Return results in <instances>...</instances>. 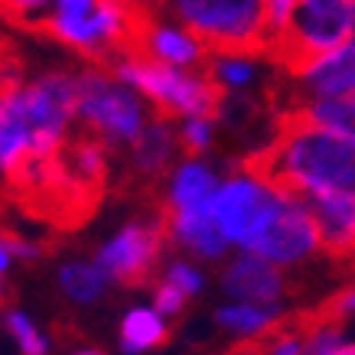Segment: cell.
Returning a JSON list of instances; mask_svg holds the SVG:
<instances>
[{"label": "cell", "instance_id": "1", "mask_svg": "<svg viewBox=\"0 0 355 355\" xmlns=\"http://www.w3.org/2000/svg\"><path fill=\"white\" fill-rule=\"evenodd\" d=\"M241 170L280 199L355 189V140L316 124L300 105H293L277 111L270 144L248 153Z\"/></svg>", "mask_w": 355, "mask_h": 355}, {"label": "cell", "instance_id": "2", "mask_svg": "<svg viewBox=\"0 0 355 355\" xmlns=\"http://www.w3.org/2000/svg\"><path fill=\"white\" fill-rule=\"evenodd\" d=\"M153 10L170 13L205 53L225 59H258L270 49L268 0H150Z\"/></svg>", "mask_w": 355, "mask_h": 355}, {"label": "cell", "instance_id": "3", "mask_svg": "<svg viewBox=\"0 0 355 355\" xmlns=\"http://www.w3.org/2000/svg\"><path fill=\"white\" fill-rule=\"evenodd\" d=\"M355 33V0H293L280 30L274 33L268 59L287 76L303 78L339 53Z\"/></svg>", "mask_w": 355, "mask_h": 355}, {"label": "cell", "instance_id": "4", "mask_svg": "<svg viewBox=\"0 0 355 355\" xmlns=\"http://www.w3.org/2000/svg\"><path fill=\"white\" fill-rule=\"evenodd\" d=\"M76 114L88 130L111 144H134L147 130V108L111 72L88 69L76 78Z\"/></svg>", "mask_w": 355, "mask_h": 355}, {"label": "cell", "instance_id": "5", "mask_svg": "<svg viewBox=\"0 0 355 355\" xmlns=\"http://www.w3.org/2000/svg\"><path fill=\"white\" fill-rule=\"evenodd\" d=\"M166 238H170V205L160 202L150 222H130L98 251V268L124 287H140L153 277Z\"/></svg>", "mask_w": 355, "mask_h": 355}, {"label": "cell", "instance_id": "6", "mask_svg": "<svg viewBox=\"0 0 355 355\" xmlns=\"http://www.w3.org/2000/svg\"><path fill=\"white\" fill-rule=\"evenodd\" d=\"M23 111L30 121L33 157H53L65 140V128L76 114V76L49 72L20 88Z\"/></svg>", "mask_w": 355, "mask_h": 355}, {"label": "cell", "instance_id": "7", "mask_svg": "<svg viewBox=\"0 0 355 355\" xmlns=\"http://www.w3.org/2000/svg\"><path fill=\"white\" fill-rule=\"evenodd\" d=\"M280 202L284 199L277 193H270L264 183L251 180V176H238V180H228L225 186H218L212 216L228 241L251 248L254 238L270 225V218L277 216Z\"/></svg>", "mask_w": 355, "mask_h": 355}, {"label": "cell", "instance_id": "8", "mask_svg": "<svg viewBox=\"0 0 355 355\" xmlns=\"http://www.w3.org/2000/svg\"><path fill=\"white\" fill-rule=\"evenodd\" d=\"M320 245V228L313 222V212L300 199H284L277 216L270 218V225L254 238V245L248 248L251 254L270 261V264H297L310 258Z\"/></svg>", "mask_w": 355, "mask_h": 355}, {"label": "cell", "instance_id": "9", "mask_svg": "<svg viewBox=\"0 0 355 355\" xmlns=\"http://www.w3.org/2000/svg\"><path fill=\"white\" fill-rule=\"evenodd\" d=\"M300 202L313 212V222L320 228V241L333 258L355 254V189H326L310 193Z\"/></svg>", "mask_w": 355, "mask_h": 355}, {"label": "cell", "instance_id": "10", "mask_svg": "<svg viewBox=\"0 0 355 355\" xmlns=\"http://www.w3.org/2000/svg\"><path fill=\"white\" fill-rule=\"evenodd\" d=\"M222 287H225L228 297H235V300H241V303L270 306V303H277V297L284 293V274H280L270 261H264L248 251L245 258H238L235 264L225 270Z\"/></svg>", "mask_w": 355, "mask_h": 355}, {"label": "cell", "instance_id": "11", "mask_svg": "<svg viewBox=\"0 0 355 355\" xmlns=\"http://www.w3.org/2000/svg\"><path fill=\"white\" fill-rule=\"evenodd\" d=\"M212 202L196 205V209H170V238L193 248L199 258H218L228 245L225 232L218 228L216 216H212Z\"/></svg>", "mask_w": 355, "mask_h": 355}, {"label": "cell", "instance_id": "12", "mask_svg": "<svg viewBox=\"0 0 355 355\" xmlns=\"http://www.w3.org/2000/svg\"><path fill=\"white\" fill-rule=\"evenodd\" d=\"M180 147V134H173L170 121L153 118V124L130 144V173L144 183H160V176L170 166L173 153Z\"/></svg>", "mask_w": 355, "mask_h": 355}, {"label": "cell", "instance_id": "13", "mask_svg": "<svg viewBox=\"0 0 355 355\" xmlns=\"http://www.w3.org/2000/svg\"><path fill=\"white\" fill-rule=\"evenodd\" d=\"M303 78H306V85H303V92L293 95V101L287 108L300 105L306 95H313V98H355V43H345L339 53L323 59L310 76H303Z\"/></svg>", "mask_w": 355, "mask_h": 355}, {"label": "cell", "instance_id": "14", "mask_svg": "<svg viewBox=\"0 0 355 355\" xmlns=\"http://www.w3.org/2000/svg\"><path fill=\"white\" fill-rule=\"evenodd\" d=\"M218 193L216 173L202 163H183L170 186V209H196V205L212 202Z\"/></svg>", "mask_w": 355, "mask_h": 355}, {"label": "cell", "instance_id": "15", "mask_svg": "<svg viewBox=\"0 0 355 355\" xmlns=\"http://www.w3.org/2000/svg\"><path fill=\"white\" fill-rule=\"evenodd\" d=\"M150 59H160L166 65H199L205 59V49L193 36L173 30L166 23H157L150 33Z\"/></svg>", "mask_w": 355, "mask_h": 355}, {"label": "cell", "instance_id": "16", "mask_svg": "<svg viewBox=\"0 0 355 355\" xmlns=\"http://www.w3.org/2000/svg\"><path fill=\"white\" fill-rule=\"evenodd\" d=\"M166 343V326L157 310H130L121 323V349L128 355L147 352Z\"/></svg>", "mask_w": 355, "mask_h": 355}, {"label": "cell", "instance_id": "17", "mask_svg": "<svg viewBox=\"0 0 355 355\" xmlns=\"http://www.w3.org/2000/svg\"><path fill=\"white\" fill-rule=\"evenodd\" d=\"M300 108L316 124L333 128L355 140V98H316V101H300Z\"/></svg>", "mask_w": 355, "mask_h": 355}, {"label": "cell", "instance_id": "18", "mask_svg": "<svg viewBox=\"0 0 355 355\" xmlns=\"http://www.w3.org/2000/svg\"><path fill=\"white\" fill-rule=\"evenodd\" d=\"M59 284L76 303H92L101 297L105 284H108V274L98 264H65L62 274H59Z\"/></svg>", "mask_w": 355, "mask_h": 355}, {"label": "cell", "instance_id": "19", "mask_svg": "<svg viewBox=\"0 0 355 355\" xmlns=\"http://www.w3.org/2000/svg\"><path fill=\"white\" fill-rule=\"evenodd\" d=\"M49 17H53V0H0V20L33 36H43Z\"/></svg>", "mask_w": 355, "mask_h": 355}, {"label": "cell", "instance_id": "20", "mask_svg": "<svg viewBox=\"0 0 355 355\" xmlns=\"http://www.w3.org/2000/svg\"><path fill=\"white\" fill-rule=\"evenodd\" d=\"M216 323L232 329V333H261L264 326L274 323V310L261 306V303H235V306H222L216 313Z\"/></svg>", "mask_w": 355, "mask_h": 355}, {"label": "cell", "instance_id": "21", "mask_svg": "<svg viewBox=\"0 0 355 355\" xmlns=\"http://www.w3.org/2000/svg\"><path fill=\"white\" fill-rule=\"evenodd\" d=\"M7 326H10V333H13V339H17L23 355H49V343H46L43 333L33 326V320L26 313L13 310L10 316H7Z\"/></svg>", "mask_w": 355, "mask_h": 355}, {"label": "cell", "instance_id": "22", "mask_svg": "<svg viewBox=\"0 0 355 355\" xmlns=\"http://www.w3.org/2000/svg\"><path fill=\"white\" fill-rule=\"evenodd\" d=\"M23 55L13 46V40H7L0 33V95H7L13 88H20L23 82Z\"/></svg>", "mask_w": 355, "mask_h": 355}, {"label": "cell", "instance_id": "23", "mask_svg": "<svg viewBox=\"0 0 355 355\" xmlns=\"http://www.w3.org/2000/svg\"><path fill=\"white\" fill-rule=\"evenodd\" d=\"M212 144V121L209 118H189L180 130V147H183L189 157L202 153L205 147Z\"/></svg>", "mask_w": 355, "mask_h": 355}, {"label": "cell", "instance_id": "24", "mask_svg": "<svg viewBox=\"0 0 355 355\" xmlns=\"http://www.w3.org/2000/svg\"><path fill=\"white\" fill-rule=\"evenodd\" d=\"M212 72H216V78L222 85H248L251 76H254V69H251L248 59H225V55L212 59Z\"/></svg>", "mask_w": 355, "mask_h": 355}, {"label": "cell", "instance_id": "25", "mask_svg": "<svg viewBox=\"0 0 355 355\" xmlns=\"http://www.w3.org/2000/svg\"><path fill=\"white\" fill-rule=\"evenodd\" d=\"M345 313H355V287L352 291H343L339 297H333L323 310L313 316V323H336V320L345 316Z\"/></svg>", "mask_w": 355, "mask_h": 355}, {"label": "cell", "instance_id": "26", "mask_svg": "<svg viewBox=\"0 0 355 355\" xmlns=\"http://www.w3.org/2000/svg\"><path fill=\"white\" fill-rule=\"evenodd\" d=\"M186 293L173 284V280H160L157 291H153V303H157V313H180L183 310Z\"/></svg>", "mask_w": 355, "mask_h": 355}, {"label": "cell", "instance_id": "27", "mask_svg": "<svg viewBox=\"0 0 355 355\" xmlns=\"http://www.w3.org/2000/svg\"><path fill=\"white\" fill-rule=\"evenodd\" d=\"M166 280H173L186 297H193V293L202 291V274H199L196 268H189V264H183V261H180V264H173V268L166 270Z\"/></svg>", "mask_w": 355, "mask_h": 355}, {"label": "cell", "instance_id": "28", "mask_svg": "<svg viewBox=\"0 0 355 355\" xmlns=\"http://www.w3.org/2000/svg\"><path fill=\"white\" fill-rule=\"evenodd\" d=\"M268 3H270V30L277 33L280 23H284V17H287V10H291L293 0H268ZM270 40H274V36H270Z\"/></svg>", "mask_w": 355, "mask_h": 355}, {"label": "cell", "instance_id": "29", "mask_svg": "<svg viewBox=\"0 0 355 355\" xmlns=\"http://www.w3.org/2000/svg\"><path fill=\"white\" fill-rule=\"evenodd\" d=\"M7 261H10V254H7V251H3V248H0V274H3V270H7Z\"/></svg>", "mask_w": 355, "mask_h": 355}, {"label": "cell", "instance_id": "30", "mask_svg": "<svg viewBox=\"0 0 355 355\" xmlns=\"http://www.w3.org/2000/svg\"><path fill=\"white\" fill-rule=\"evenodd\" d=\"M78 355H105V352H78Z\"/></svg>", "mask_w": 355, "mask_h": 355}]
</instances>
